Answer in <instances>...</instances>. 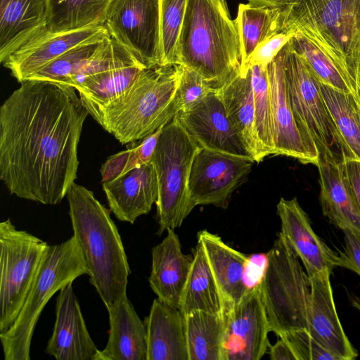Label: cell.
<instances>
[{
    "instance_id": "obj_40",
    "label": "cell",
    "mask_w": 360,
    "mask_h": 360,
    "mask_svg": "<svg viewBox=\"0 0 360 360\" xmlns=\"http://www.w3.org/2000/svg\"><path fill=\"white\" fill-rule=\"evenodd\" d=\"M280 339L290 346L297 360H340L313 338L307 330H297Z\"/></svg>"
},
{
    "instance_id": "obj_28",
    "label": "cell",
    "mask_w": 360,
    "mask_h": 360,
    "mask_svg": "<svg viewBox=\"0 0 360 360\" xmlns=\"http://www.w3.org/2000/svg\"><path fill=\"white\" fill-rule=\"evenodd\" d=\"M145 69L139 63L133 62L96 76L77 89L83 105L98 122L130 91Z\"/></svg>"
},
{
    "instance_id": "obj_3",
    "label": "cell",
    "mask_w": 360,
    "mask_h": 360,
    "mask_svg": "<svg viewBox=\"0 0 360 360\" xmlns=\"http://www.w3.org/2000/svg\"><path fill=\"white\" fill-rule=\"evenodd\" d=\"M73 236L91 284L105 307L127 293L130 268L118 229L107 209L86 187L72 184L66 195Z\"/></svg>"
},
{
    "instance_id": "obj_8",
    "label": "cell",
    "mask_w": 360,
    "mask_h": 360,
    "mask_svg": "<svg viewBox=\"0 0 360 360\" xmlns=\"http://www.w3.org/2000/svg\"><path fill=\"white\" fill-rule=\"evenodd\" d=\"M200 148L177 115L163 127L151 159L158 186L155 202L158 235L181 226L195 207L190 198L188 181Z\"/></svg>"
},
{
    "instance_id": "obj_17",
    "label": "cell",
    "mask_w": 360,
    "mask_h": 360,
    "mask_svg": "<svg viewBox=\"0 0 360 360\" xmlns=\"http://www.w3.org/2000/svg\"><path fill=\"white\" fill-rule=\"evenodd\" d=\"M281 220L280 233L304 264L309 278L338 266L339 255L314 231L307 214L296 198H281L277 204Z\"/></svg>"
},
{
    "instance_id": "obj_48",
    "label": "cell",
    "mask_w": 360,
    "mask_h": 360,
    "mask_svg": "<svg viewBox=\"0 0 360 360\" xmlns=\"http://www.w3.org/2000/svg\"><path fill=\"white\" fill-rule=\"evenodd\" d=\"M221 1H225V0H221Z\"/></svg>"
},
{
    "instance_id": "obj_43",
    "label": "cell",
    "mask_w": 360,
    "mask_h": 360,
    "mask_svg": "<svg viewBox=\"0 0 360 360\" xmlns=\"http://www.w3.org/2000/svg\"><path fill=\"white\" fill-rule=\"evenodd\" d=\"M267 259V254L249 256L245 271V282L248 290L259 285L266 271Z\"/></svg>"
},
{
    "instance_id": "obj_22",
    "label": "cell",
    "mask_w": 360,
    "mask_h": 360,
    "mask_svg": "<svg viewBox=\"0 0 360 360\" xmlns=\"http://www.w3.org/2000/svg\"><path fill=\"white\" fill-rule=\"evenodd\" d=\"M102 186L110 211L120 221L130 224L150 211L158 195L156 174L151 162Z\"/></svg>"
},
{
    "instance_id": "obj_34",
    "label": "cell",
    "mask_w": 360,
    "mask_h": 360,
    "mask_svg": "<svg viewBox=\"0 0 360 360\" xmlns=\"http://www.w3.org/2000/svg\"><path fill=\"white\" fill-rule=\"evenodd\" d=\"M110 37L107 31L75 46L27 79L49 81L69 86L72 79L88 63Z\"/></svg>"
},
{
    "instance_id": "obj_16",
    "label": "cell",
    "mask_w": 360,
    "mask_h": 360,
    "mask_svg": "<svg viewBox=\"0 0 360 360\" xmlns=\"http://www.w3.org/2000/svg\"><path fill=\"white\" fill-rule=\"evenodd\" d=\"M72 283L58 292L53 333L45 352L57 360H96L99 349L87 330Z\"/></svg>"
},
{
    "instance_id": "obj_24",
    "label": "cell",
    "mask_w": 360,
    "mask_h": 360,
    "mask_svg": "<svg viewBox=\"0 0 360 360\" xmlns=\"http://www.w3.org/2000/svg\"><path fill=\"white\" fill-rule=\"evenodd\" d=\"M105 307L110 325L108 340L96 360H146V326L127 293Z\"/></svg>"
},
{
    "instance_id": "obj_33",
    "label": "cell",
    "mask_w": 360,
    "mask_h": 360,
    "mask_svg": "<svg viewBox=\"0 0 360 360\" xmlns=\"http://www.w3.org/2000/svg\"><path fill=\"white\" fill-rule=\"evenodd\" d=\"M111 0H49L46 28L64 32L104 25Z\"/></svg>"
},
{
    "instance_id": "obj_23",
    "label": "cell",
    "mask_w": 360,
    "mask_h": 360,
    "mask_svg": "<svg viewBox=\"0 0 360 360\" xmlns=\"http://www.w3.org/2000/svg\"><path fill=\"white\" fill-rule=\"evenodd\" d=\"M151 250L150 288L162 302L179 309L192 258L181 250L178 235L173 229Z\"/></svg>"
},
{
    "instance_id": "obj_32",
    "label": "cell",
    "mask_w": 360,
    "mask_h": 360,
    "mask_svg": "<svg viewBox=\"0 0 360 360\" xmlns=\"http://www.w3.org/2000/svg\"><path fill=\"white\" fill-rule=\"evenodd\" d=\"M280 8L255 7L240 4L235 19L242 52L240 74L248 72L250 56L262 42L280 32L278 18Z\"/></svg>"
},
{
    "instance_id": "obj_35",
    "label": "cell",
    "mask_w": 360,
    "mask_h": 360,
    "mask_svg": "<svg viewBox=\"0 0 360 360\" xmlns=\"http://www.w3.org/2000/svg\"><path fill=\"white\" fill-rule=\"evenodd\" d=\"M255 122L264 157L275 153L273 105L267 67L250 68Z\"/></svg>"
},
{
    "instance_id": "obj_42",
    "label": "cell",
    "mask_w": 360,
    "mask_h": 360,
    "mask_svg": "<svg viewBox=\"0 0 360 360\" xmlns=\"http://www.w3.org/2000/svg\"><path fill=\"white\" fill-rule=\"evenodd\" d=\"M345 248L338 257V266L352 270L360 276V233L343 231Z\"/></svg>"
},
{
    "instance_id": "obj_29",
    "label": "cell",
    "mask_w": 360,
    "mask_h": 360,
    "mask_svg": "<svg viewBox=\"0 0 360 360\" xmlns=\"http://www.w3.org/2000/svg\"><path fill=\"white\" fill-rule=\"evenodd\" d=\"M319 86L336 127L341 158L360 162V98L319 79Z\"/></svg>"
},
{
    "instance_id": "obj_5",
    "label": "cell",
    "mask_w": 360,
    "mask_h": 360,
    "mask_svg": "<svg viewBox=\"0 0 360 360\" xmlns=\"http://www.w3.org/2000/svg\"><path fill=\"white\" fill-rule=\"evenodd\" d=\"M181 75L179 64L145 69L130 91L97 122L122 144L144 139L180 112Z\"/></svg>"
},
{
    "instance_id": "obj_38",
    "label": "cell",
    "mask_w": 360,
    "mask_h": 360,
    "mask_svg": "<svg viewBox=\"0 0 360 360\" xmlns=\"http://www.w3.org/2000/svg\"><path fill=\"white\" fill-rule=\"evenodd\" d=\"M289 41L293 49L305 59L321 82L342 91L352 93L335 65L304 37L295 34Z\"/></svg>"
},
{
    "instance_id": "obj_46",
    "label": "cell",
    "mask_w": 360,
    "mask_h": 360,
    "mask_svg": "<svg viewBox=\"0 0 360 360\" xmlns=\"http://www.w3.org/2000/svg\"><path fill=\"white\" fill-rule=\"evenodd\" d=\"M248 4L255 7L271 8H283L293 0H247Z\"/></svg>"
},
{
    "instance_id": "obj_12",
    "label": "cell",
    "mask_w": 360,
    "mask_h": 360,
    "mask_svg": "<svg viewBox=\"0 0 360 360\" xmlns=\"http://www.w3.org/2000/svg\"><path fill=\"white\" fill-rule=\"evenodd\" d=\"M255 162L250 158L200 148L193 159L188 181L193 206L226 207L231 194L245 181Z\"/></svg>"
},
{
    "instance_id": "obj_9",
    "label": "cell",
    "mask_w": 360,
    "mask_h": 360,
    "mask_svg": "<svg viewBox=\"0 0 360 360\" xmlns=\"http://www.w3.org/2000/svg\"><path fill=\"white\" fill-rule=\"evenodd\" d=\"M49 245L10 219L0 224V333L15 321Z\"/></svg>"
},
{
    "instance_id": "obj_30",
    "label": "cell",
    "mask_w": 360,
    "mask_h": 360,
    "mask_svg": "<svg viewBox=\"0 0 360 360\" xmlns=\"http://www.w3.org/2000/svg\"><path fill=\"white\" fill-rule=\"evenodd\" d=\"M179 309L184 316L196 311L224 315L219 290L199 243L195 249Z\"/></svg>"
},
{
    "instance_id": "obj_20",
    "label": "cell",
    "mask_w": 360,
    "mask_h": 360,
    "mask_svg": "<svg viewBox=\"0 0 360 360\" xmlns=\"http://www.w3.org/2000/svg\"><path fill=\"white\" fill-rule=\"evenodd\" d=\"M316 167L323 215L342 231L360 233V210L344 174L341 159L333 148H327L319 153Z\"/></svg>"
},
{
    "instance_id": "obj_39",
    "label": "cell",
    "mask_w": 360,
    "mask_h": 360,
    "mask_svg": "<svg viewBox=\"0 0 360 360\" xmlns=\"http://www.w3.org/2000/svg\"><path fill=\"white\" fill-rule=\"evenodd\" d=\"M214 91L217 89L200 74L181 65V75L177 92L181 110L195 105Z\"/></svg>"
},
{
    "instance_id": "obj_47",
    "label": "cell",
    "mask_w": 360,
    "mask_h": 360,
    "mask_svg": "<svg viewBox=\"0 0 360 360\" xmlns=\"http://www.w3.org/2000/svg\"><path fill=\"white\" fill-rule=\"evenodd\" d=\"M352 305L360 311V301L357 299L352 300Z\"/></svg>"
},
{
    "instance_id": "obj_26",
    "label": "cell",
    "mask_w": 360,
    "mask_h": 360,
    "mask_svg": "<svg viewBox=\"0 0 360 360\" xmlns=\"http://www.w3.org/2000/svg\"><path fill=\"white\" fill-rule=\"evenodd\" d=\"M146 360H188L184 316L158 298L145 318Z\"/></svg>"
},
{
    "instance_id": "obj_37",
    "label": "cell",
    "mask_w": 360,
    "mask_h": 360,
    "mask_svg": "<svg viewBox=\"0 0 360 360\" xmlns=\"http://www.w3.org/2000/svg\"><path fill=\"white\" fill-rule=\"evenodd\" d=\"M187 0H160L162 65L177 63V46Z\"/></svg>"
},
{
    "instance_id": "obj_2",
    "label": "cell",
    "mask_w": 360,
    "mask_h": 360,
    "mask_svg": "<svg viewBox=\"0 0 360 360\" xmlns=\"http://www.w3.org/2000/svg\"><path fill=\"white\" fill-rule=\"evenodd\" d=\"M278 24L315 46L360 98V0H293L280 8Z\"/></svg>"
},
{
    "instance_id": "obj_31",
    "label": "cell",
    "mask_w": 360,
    "mask_h": 360,
    "mask_svg": "<svg viewBox=\"0 0 360 360\" xmlns=\"http://www.w3.org/2000/svg\"><path fill=\"white\" fill-rule=\"evenodd\" d=\"M188 360H224L223 314L196 311L184 316Z\"/></svg>"
},
{
    "instance_id": "obj_13",
    "label": "cell",
    "mask_w": 360,
    "mask_h": 360,
    "mask_svg": "<svg viewBox=\"0 0 360 360\" xmlns=\"http://www.w3.org/2000/svg\"><path fill=\"white\" fill-rule=\"evenodd\" d=\"M224 316V360L261 359L271 346V330L259 285L249 290L239 304Z\"/></svg>"
},
{
    "instance_id": "obj_36",
    "label": "cell",
    "mask_w": 360,
    "mask_h": 360,
    "mask_svg": "<svg viewBox=\"0 0 360 360\" xmlns=\"http://www.w3.org/2000/svg\"><path fill=\"white\" fill-rule=\"evenodd\" d=\"M164 126L143 139L137 146L108 158L101 169V183H108L136 167L151 162Z\"/></svg>"
},
{
    "instance_id": "obj_19",
    "label": "cell",
    "mask_w": 360,
    "mask_h": 360,
    "mask_svg": "<svg viewBox=\"0 0 360 360\" xmlns=\"http://www.w3.org/2000/svg\"><path fill=\"white\" fill-rule=\"evenodd\" d=\"M331 273L323 271L309 278L311 307L307 330L313 338L340 360H352L358 353L340 321L330 279Z\"/></svg>"
},
{
    "instance_id": "obj_44",
    "label": "cell",
    "mask_w": 360,
    "mask_h": 360,
    "mask_svg": "<svg viewBox=\"0 0 360 360\" xmlns=\"http://www.w3.org/2000/svg\"><path fill=\"white\" fill-rule=\"evenodd\" d=\"M341 160L346 179L360 210V162L342 158Z\"/></svg>"
},
{
    "instance_id": "obj_11",
    "label": "cell",
    "mask_w": 360,
    "mask_h": 360,
    "mask_svg": "<svg viewBox=\"0 0 360 360\" xmlns=\"http://www.w3.org/2000/svg\"><path fill=\"white\" fill-rule=\"evenodd\" d=\"M104 26L143 67L162 65L160 0H111Z\"/></svg>"
},
{
    "instance_id": "obj_18",
    "label": "cell",
    "mask_w": 360,
    "mask_h": 360,
    "mask_svg": "<svg viewBox=\"0 0 360 360\" xmlns=\"http://www.w3.org/2000/svg\"><path fill=\"white\" fill-rule=\"evenodd\" d=\"M105 32L104 25L64 32L44 27L2 64L21 83L72 48Z\"/></svg>"
},
{
    "instance_id": "obj_25",
    "label": "cell",
    "mask_w": 360,
    "mask_h": 360,
    "mask_svg": "<svg viewBox=\"0 0 360 360\" xmlns=\"http://www.w3.org/2000/svg\"><path fill=\"white\" fill-rule=\"evenodd\" d=\"M49 0H0V61L46 27Z\"/></svg>"
},
{
    "instance_id": "obj_10",
    "label": "cell",
    "mask_w": 360,
    "mask_h": 360,
    "mask_svg": "<svg viewBox=\"0 0 360 360\" xmlns=\"http://www.w3.org/2000/svg\"><path fill=\"white\" fill-rule=\"evenodd\" d=\"M286 89L290 105L302 133L319 153L338 146V132L323 101L319 79L290 41L282 48Z\"/></svg>"
},
{
    "instance_id": "obj_4",
    "label": "cell",
    "mask_w": 360,
    "mask_h": 360,
    "mask_svg": "<svg viewBox=\"0 0 360 360\" xmlns=\"http://www.w3.org/2000/svg\"><path fill=\"white\" fill-rule=\"evenodd\" d=\"M177 60L217 90L240 73V40L226 2L187 0Z\"/></svg>"
},
{
    "instance_id": "obj_45",
    "label": "cell",
    "mask_w": 360,
    "mask_h": 360,
    "mask_svg": "<svg viewBox=\"0 0 360 360\" xmlns=\"http://www.w3.org/2000/svg\"><path fill=\"white\" fill-rule=\"evenodd\" d=\"M270 359L272 360H297L290 346L280 339L269 347Z\"/></svg>"
},
{
    "instance_id": "obj_7",
    "label": "cell",
    "mask_w": 360,
    "mask_h": 360,
    "mask_svg": "<svg viewBox=\"0 0 360 360\" xmlns=\"http://www.w3.org/2000/svg\"><path fill=\"white\" fill-rule=\"evenodd\" d=\"M267 258L259 288L271 332L282 338L308 330L310 281L298 256L280 233Z\"/></svg>"
},
{
    "instance_id": "obj_1",
    "label": "cell",
    "mask_w": 360,
    "mask_h": 360,
    "mask_svg": "<svg viewBox=\"0 0 360 360\" xmlns=\"http://www.w3.org/2000/svg\"><path fill=\"white\" fill-rule=\"evenodd\" d=\"M0 107V179L11 194L56 205L77 178L89 114L76 89L27 79Z\"/></svg>"
},
{
    "instance_id": "obj_6",
    "label": "cell",
    "mask_w": 360,
    "mask_h": 360,
    "mask_svg": "<svg viewBox=\"0 0 360 360\" xmlns=\"http://www.w3.org/2000/svg\"><path fill=\"white\" fill-rule=\"evenodd\" d=\"M87 274L79 244L74 236L50 245L23 303L11 326L0 333L5 360H30L34 330L49 300L78 277Z\"/></svg>"
},
{
    "instance_id": "obj_27",
    "label": "cell",
    "mask_w": 360,
    "mask_h": 360,
    "mask_svg": "<svg viewBox=\"0 0 360 360\" xmlns=\"http://www.w3.org/2000/svg\"><path fill=\"white\" fill-rule=\"evenodd\" d=\"M226 113L255 162L264 158L257 134L250 68L218 90Z\"/></svg>"
},
{
    "instance_id": "obj_41",
    "label": "cell",
    "mask_w": 360,
    "mask_h": 360,
    "mask_svg": "<svg viewBox=\"0 0 360 360\" xmlns=\"http://www.w3.org/2000/svg\"><path fill=\"white\" fill-rule=\"evenodd\" d=\"M291 35L280 32L262 42L252 53L248 66L268 65L290 40Z\"/></svg>"
},
{
    "instance_id": "obj_14",
    "label": "cell",
    "mask_w": 360,
    "mask_h": 360,
    "mask_svg": "<svg viewBox=\"0 0 360 360\" xmlns=\"http://www.w3.org/2000/svg\"><path fill=\"white\" fill-rule=\"evenodd\" d=\"M177 116L200 148L253 159L232 124L218 90Z\"/></svg>"
},
{
    "instance_id": "obj_15",
    "label": "cell",
    "mask_w": 360,
    "mask_h": 360,
    "mask_svg": "<svg viewBox=\"0 0 360 360\" xmlns=\"http://www.w3.org/2000/svg\"><path fill=\"white\" fill-rule=\"evenodd\" d=\"M267 71L273 105L274 155L293 158L302 164L316 166L319 158L316 145L301 131L290 103L282 49L268 65Z\"/></svg>"
},
{
    "instance_id": "obj_21",
    "label": "cell",
    "mask_w": 360,
    "mask_h": 360,
    "mask_svg": "<svg viewBox=\"0 0 360 360\" xmlns=\"http://www.w3.org/2000/svg\"><path fill=\"white\" fill-rule=\"evenodd\" d=\"M197 238L219 290L225 315L238 305L249 291L245 282L249 256L207 230L200 231Z\"/></svg>"
}]
</instances>
